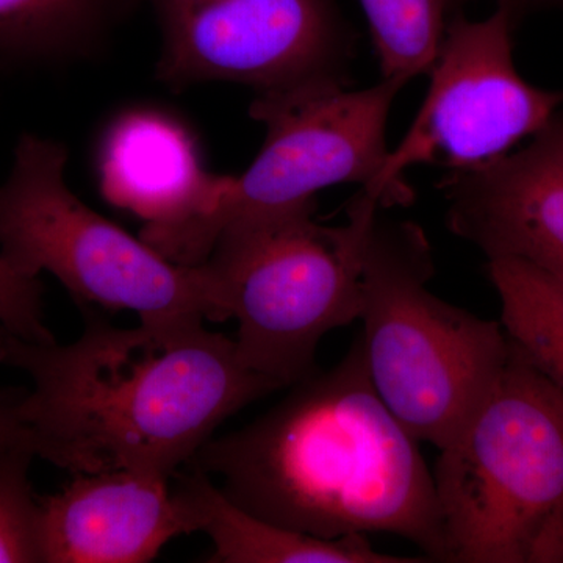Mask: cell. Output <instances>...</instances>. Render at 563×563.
Segmentation results:
<instances>
[{"mask_svg": "<svg viewBox=\"0 0 563 563\" xmlns=\"http://www.w3.org/2000/svg\"><path fill=\"white\" fill-rule=\"evenodd\" d=\"M0 325L29 342H54L43 321V285L40 277L14 269L0 252Z\"/></svg>", "mask_w": 563, "mask_h": 563, "instance_id": "ac0fdd59", "label": "cell"}, {"mask_svg": "<svg viewBox=\"0 0 563 563\" xmlns=\"http://www.w3.org/2000/svg\"><path fill=\"white\" fill-rule=\"evenodd\" d=\"M18 399L20 396L0 395V451L25 450L55 465L54 450L38 432L21 420Z\"/></svg>", "mask_w": 563, "mask_h": 563, "instance_id": "d6986e66", "label": "cell"}, {"mask_svg": "<svg viewBox=\"0 0 563 563\" xmlns=\"http://www.w3.org/2000/svg\"><path fill=\"white\" fill-rule=\"evenodd\" d=\"M191 533L172 479L132 470L76 473L40 496L43 563H147L169 540Z\"/></svg>", "mask_w": 563, "mask_h": 563, "instance_id": "8fae6325", "label": "cell"}, {"mask_svg": "<svg viewBox=\"0 0 563 563\" xmlns=\"http://www.w3.org/2000/svg\"><path fill=\"white\" fill-rule=\"evenodd\" d=\"M510 11L483 21L461 11L444 29L431 85L404 139L388 152L383 173L366 195L384 209L413 201L406 184L412 166L470 172L510 154L521 140L542 132L563 106V91L533 87L514 62Z\"/></svg>", "mask_w": 563, "mask_h": 563, "instance_id": "ba28073f", "label": "cell"}, {"mask_svg": "<svg viewBox=\"0 0 563 563\" xmlns=\"http://www.w3.org/2000/svg\"><path fill=\"white\" fill-rule=\"evenodd\" d=\"M174 474L172 490L192 532H203L214 544L213 563H420L373 550L363 533L325 540L291 531L257 517L232 501L199 470Z\"/></svg>", "mask_w": 563, "mask_h": 563, "instance_id": "4fadbf2b", "label": "cell"}, {"mask_svg": "<svg viewBox=\"0 0 563 563\" xmlns=\"http://www.w3.org/2000/svg\"><path fill=\"white\" fill-rule=\"evenodd\" d=\"M96 158L102 195L144 221V242L184 228L224 187L225 177L203 166L190 129L154 107L117 114L102 132Z\"/></svg>", "mask_w": 563, "mask_h": 563, "instance_id": "7c38bea8", "label": "cell"}, {"mask_svg": "<svg viewBox=\"0 0 563 563\" xmlns=\"http://www.w3.org/2000/svg\"><path fill=\"white\" fill-rule=\"evenodd\" d=\"M161 29L157 79L228 81L257 95L347 85L354 38L335 0H146Z\"/></svg>", "mask_w": 563, "mask_h": 563, "instance_id": "9c48e42d", "label": "cell"}, {"mask_svg": "<svg viewBox=\"0 0 563 563\" xmlns=\"http://www.w3.org/2000/svg\"><path fill=\"white\" fill-rule=\"evenodd\" d=\"M439 451L448 562L561 563L563 393L512 342L492 390Z\"/></svg>", "mask_w": 563, "mask_h": 563, "instance_id": "3957f363", "label": "cell"}, {"mask_svg": "<svg viewBox=\"0 0 563 563\" xmlns=\"http://www.w3.org/2000/svg\"><path fill=\"white\" fill-rule=\"evenodd\" d=\"M543 2L551 3V5L559 7L563 10V0H543Z\"/></svg>", "mask_w": 563, "mask_h": 563, "instance_id": "7402d4cb", "label": "cell"}, {"mask_svg": "<svg viewBox=\"0 0 563 563\" xmlns=\"http://www.w3.org/2000/svg\"><path fill=\"white\" fill-rule=\"evenodd\" d=\"M143 0H0V69L87 60Z\"/></svg>", "mask_w": 563, "mask_h": 563, "instance_id": "5bb4252c", "label": "cell"}, {"mask_svg": "<svg viewBox=\"0 0 563 563\" xmlns=\"http://www.w3.org/2000/svg\"><path fill=\"white\" fill-rule=\"evenodd\" d=\"M472 2H479V0H443L444 9H446L448 13H451V11L459 13L463 7ZM492 2L496 3V9L510 11V14L517 20L531 0H492Z\"/></svg>", "mask_w": 563, "mask_h": 563, "instance_id": "ffe728a7", "label": "cell"}, {"mask_svg": "<svg viewBox=\"0 0 563 563\" xmlns=\"http://www.w3.org/2000/svg\"><path fill=\"white\" fill-rule=\"evenodd\" d=\"M36 455L0 451V563H40V496L29 468Z\"/></svg>", "mask_w": 563, "mask_h": 563, "instance_id": "e0dca14e", "label": "cell"}, {"mask_svg": "<svg viewBox=\"0 0 563 563\" xmlns=\"http://www.w3.org/2000/svg\"><path fill=\"white\" fill-rule=\"evenodd\" d=\"M374 218L362 268V344L374 390L418 442L442 450L492 390L509 355L501 321L429 290L432 247L412 221Z\"/></svg>", "mask_w": 563, "mask_h": 563, "instance_id": "277c9868", "label": "cell"}, {"mask_svg": "<svg viewBox=\"0 0 563 563\" xmlns=\"http://www.w3.org/2000/svg\"><path fill=\"white\" fill-rule=\"evenodd\" d=\"M185 468L291 531L325 540L395 533L448 562L433 474L374 390L361 336L261 418L211 437Z\"/></svg>", "mask_w": 563, "mask_h": 563, "instance_id": "7a4b0ae2", "label": "cell"}, {"mask_svg": "<svg viewBox=\"0 0 563 563\" xmlns=\"http://www.w3.org/2000/svg\"><path fill=\"white\" fill-rule=\"evenodd\" d=\"M68 151L25 133L0 185V252L25 276L51 273L79 306L132 310L140 321H224L203 263L179 265L81 202L66 184Z\"/></svg>", "mask_w": 563, "mask_h": 563, "instance_id": "8992f818", "label": "cell"}, {"mask_svg": "<svg viewBox=\"0 0 563 563\" xmlns=\"http://www.w3.org/2000/svg\"><path fill=\"white\" fill-rule=\"evenodd\" d=\"M0 365L31 377L21 420L74 474L173 479L229 417L280 390L244 368L235 342L202 318L122 329L88 310L69 344L29 342L0 325Z\"/></svg>", "mask_w": 563, "mask_h": 563, "instance_id": "6da1fadb", "label": "cell"}, {"mask_svg": "<svg viewBox=\"0 0 563 563\" xmlns=\"http://www.w3.org/2000/svg\"><path fill=\"white\" fill-rule=\"evenodd\" d=\"M384 209L362 191L347 221H317V202L228 225L203 265L224 321L235 318L244 368L279 388L318 372L317 351L333 329L361 320L363 247Z\"/></svg>", "mask_w": 563, "mask_h": 563, "instance_id": "5b68a950", "label": "cell"}, {"mask_svg": "<svg viewBox=\"0 0 563 563\" xmlns=\"http://www.w3.org/2000/svg\"><path fill=\"white\" fill-rule=\"evenodd\" d=\"M454 235L493 258L563 279V152L542 132L525 150L440 184Z\"/></svg>", "mask_w": 563, "mask_h": 563, "instance_id": "30bf717a", "label": "cell"}, {"mask_svg": "<svg viewBox=\"0 0 563 563\" xmlns=\"http://www.w3.org/2000/svg\"><path fill=\"white\" fill-rule=\"evenodd\" d=\"M488 277L510 342L563 393V279L514 258H493Z\"/></svg>", "mask_w": 563, "mask_h": 563, "instance_id": "9a60e30c", "label": "cell"}, {"mask_svg": "<svg viewBox=\"0 0 563 563\" xmlns=\"http://www.w3.org/2000/svg\"><path fill=\"white\" fill-rule=\"evenodd\" d=\"M561 563H563V550H562V554H561Z\"/></svg>", "mask_w": 563, "mask_h": 563, "instance_id": "603a6c76", "label": "cell"}, {"mask_svg": "<svg viewBox=\"0 0 563 563\" xmlns=\"http://www.w3.org/2000/svg\"><path fill=\"white\" fill-rule=\"evenodd\" d=\"M384 79L431 73L446 29L443 0H361Z\"/></svg>", "mask_w": 563, "mask_h": 563, "instance_id": "2e32d148", "label": "cell"}, {"mask_svg": "<svg viewBox=\"0 0 563 563\" xmlns=\"http://www.w3.org/2000/svg\"><path fill=\"white\" fill-rule=\"evenodd\" d=\"M406 85L383 79L363 90L322 85L255 96L251 118L266 128L255 161L242 176L225 177L202 214L151 246L179 265H201L233 222L309 206L333 185L368 188L387 162L388 118Z\"/></svg>", "mask_w": 563, "mask_h": 563, "instance_id": "52a82bcc", "label": "cell"}, {"mask_svg": "<svg viewBox=\"0 0 563 563\" xmlns=\"http://www.w3.org/2000/svg\"><path fill=\"white\" fill-rule=\"evenodd\" d=\"M542 133L563 152V114H559L558 111L553 121L543 129Z\"/></svg>", "mask_w": 563, "mask_h": 563, "instance_id": "44dd1931", "label": "cell"}]
</instances>
